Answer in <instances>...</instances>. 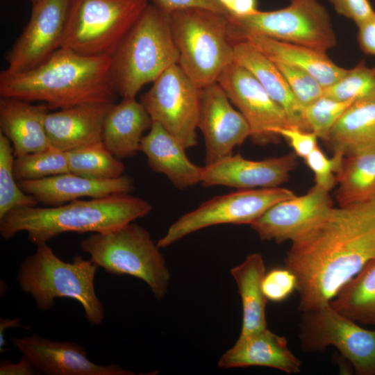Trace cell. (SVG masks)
<instances>
[{
  "mask_svg": "<svg viewBox=\"0 0 375 375\" xmlns=\"http://www.w3.org/2000/svg\"><path fill=\"white\" fill-rule=\"evenodd\" d=\"M262 287L267 301L281 302L297 290V280L290 269L274 268L265 273Z\"/></svg>",
  "mask_w": 375,
  "mask_h": 375,
  "instance_id": "38",
  "label": "cell"
},
{
  "mask_svg": "<svg viewBox=\"0 0 375 375\" xmlns=\"http://www.w3.org/2000/svg\"><path fill=\"white\" fill-rule=\"evenodd\" d=\"M70 0H39L22 33L6 58L9 73L31 70L61 46Z\"/></svg>",
  "mask_w": 375,
  "mask_h": 375,
  "instance_id": "14",
  "label": "cell"
},
{
  "mask_svg": "<svg viewBox=\"0 0 375 375\" xmlns=\"http://www.w3.org/2000/svg\"><path fill=\"white\" fill-rule=\"evenodd\" d=\"M17 182L23 192L49 206L62 205L85 197L99 198L115 193H131L135 188L133 179L124 174L117 178L100 180L69 172Z\"/></svg>",
  "mask_w": 375,
  "mask_h": 375,
  "instance_id": "19",
  "label": "cell"
},
{
  "mask_svg": "<svg viewBox=\"0 0 375 375\" xmlns=\"http://www.w3.org/2000/svg\"><path fill=\"white\" fill-rule=\"evenodd\" d=\"M115 103L78 105L44 117V127L51 146L69 151L102 142L106 117Z\"/></svg>",
  "mask_w": 375,
  "mask_h": 375,
  "instance_id": "20",
  "label": "cell"
},
{
  "mask_svg": "<svg viewBox=\"0 0 375 375\" xmlns=\"http://www.w3.org/2000/svg\"><path fill=\"white\" fill-rule=\"evenodd\" d=\"M265 273V262L259 253L248 255L242 263L231 269L242 301V322L240 336L267 328L265 315L267 299L262 287Z\"/></svg>",
  "mask_w": 375,
  "mask_h": 375,
  "instance_id": "27",
  "label": "cell"
},
{
  "mask_svg": "<svg viewBox=\"0 0 375 375\" xmlns=\"http://www.w3.org/2000/svg\"><path fill=\"white\" fill-rule=\"evenodd\" d=\"M252 366L298 374L301 369V361L291 351L285 337L267 328L246 336H239L218 362V367L222 369Z\"/></svg>",
  "mask_w": 375,
  "mask_h": 375,
  "instance_id": "21",
  "label": "cell"
},
{
  "mask_svg": "<svg viewBox=\"0 0 375 375\" xmlns=\"http://www.w3.org/2000/svg\"><path fill=\"white\" fill-rule=\"evenodd\" d=\"M51 108L11 97H0V132L11 142L15 157L44 151L51 146L44 127Z\"/></svg>",
  "mask_w": 375,
  "mask_h": 375,
  "instance_id": "22",
  "label": "cell"
},
{
  "mask_svg": "<svg viewBox=\"0 0 375 375\" xmlns=\"http://www.w3.org/2000/svg\"><path fill=\"white\" fill-rule=\"evenodd\" d=\"M197 128L204 138L205 165L233 153L250 137L248 123L217 82L201 88Z\"/></svg>",
  "mask_w": 375,
  "mask_h": 375,
  "instance_id": "15",
  "label": "cell"
},
{
  "mask_svg": "<svg viewBox=\"0 0 375 375\" xmlns=\"http://www.w3.org/2000/svg\"><path fill=\"white\" fill-rule=\"evenodd\" d=\"M21 328L26 330H31L29 326L21 324V318H0V353H3L8 351L6 347V341L5 340V331L7 328Z\"/></svg>",
  "mask_w": 375,
  "mask_h": 375,
  "instance_id": "45",
  "label": "cell"
},
{
  "mask_svg": "<svg viewBox=\"0 0 375 375\" xmlns=\"http://www.w3.org/2000/svg\"><path fill=\"white\" fill-rule=\"evenodd\" d=\"M295 195L289 189L275 187L238 190L215 197L178 218L157 245L167 247L208 226L224 224L250 225L274 204Z\"/></svg>",
  "mask_w": 375,
  "mask_h": 375,
  "instance_id": "11",
  "label": "cell"
},
{
  "mask_svg": "<svg viewBox=\"0 0 375 375\" xmlns=\"http://www.w3.org/2000/svg\"><path fill=\"white\" fill-rule=\"evenodd\" d=\"M97 269L90 259L80 255L65 262L45 243L37 245L35 253L22 262L16 279L21 290L33 297L40 310H50L56 298H69L83 306L87 322L97 326L105 318L103 305L94 288Z\"/></svg>",
  "mask_w": 375,
  "mask_h": 375,
  "instance_id": "4",
  "label": "cell"
},
{
  "mask_svg": "<svg viewBox=\"0 0 375 375\" xmlns=\"http://www.w3.org/2000/svg\"><path fill=\"white\" fill-rule=\"evenodd\" d=\"M13 171L17 181L69 173L67 151L51 146L44 151L15 157Z\"/></svg>",
  "mask_w": 375,
  "mask_h": 375,
  "instance_id": "32",
  "label": "cell"
},
{
  "mask_svg": "<svg viewBox=\"0 0 375 375\" xmlns=\"http://www.w3.org/2000/svg\"><path fill=\"white\" fill-rule=\"evenodd\" d=\"M353 102L323 95L304 108V117L310 131L319 138L327 140L333 126Z\"/></svg>",
  "mask_w": 375,
  "mask_h": 375,
  "instance_id": "35",
  "label": "cell"
},
{
  "mask_svg": "<svg viewBox=\"0 0 375 375\" xmlns=\"http://www.w3.org/2000/svg\"><path fill=\"white\" fill-rule=\"evenodd\" d=\"M169 18L178 65L200 88L217 83L224 69L234 62L228 15L188 8L170 13Z\"/></svg>",
  "mask_w": 375,
  "mask_h": 375,
  "instance_id": "6",
  "label": "cell"
},
{
  "mask_svg": "<svg viewBox=\"0 0 375 375\" xmlns=\"http://www.w3.org/2000/svg\"><path fill=\"white\" fill-rule=\"evenodd\" d=\"M169 15L149 3L111 56L110 74L122 98H135L178 62Z\"/></svg>",
  "mask_w": 375,
  "mask_h": 375,
  "instance_id": "5",
  "label": "cell"
},
{
  "mask_svg": "<svg viewBox=\"0 0 375 375\" xmlns=\"http://www.w3.org/2000/svg\"><path fill=\"white\" fill-rule=\"evenodd\" d=\"M280 137L284 138L292 148L297 156L303 159L318 147V136L311 131H305L298 127L287 126L276 131Z\"/></svg>",
  "mask_w": 375,
  "mask_h": 375,
  "instance_id": "39",
  "label": "cell"
},
{
  "mask_svg": "<svg viewBox=\"0 0 375 375\" xmlns=\"http://www.w3.org/2000/svg\"><path fill=\"white\" fill-rule=\"evenodd\" d=\"M201 90L177 63L153 81L140 102L152 122L159 123L189 149L197 144Z\"/></svg>",
  "mask_w": 375,
  "mask_h": 375,
  "instance_id": "12",
  "label": "cell"
},
{
  "mask_svg": "<svg viewBox=\"0 0 375 375\" xmlns=\"http://www.w3.org/2000/svg\"><path fill=\"white\" fill-rule=\"evenodd\" d=\"M41 374L32 362L24 355L17 362L2 360L0 362V375H35Z\"/></svg>",
  "mask_w": 375,
  "mask_h": 375,
  "instance_id": "43",
  "label": "cell"
},
{
  "mask_svg": "<svg viewBox=\"0 0 375 375\" xmlns=\"http://www.w3.org/2000/svg\"><path fill=\"white\" fill-rule=\"evenodd\" d=\"M152 119L135 98H122L108 112L103 125L102 142L117 158L135 156L140 151L143 133L151 128Z\"/></svg>",
  "mask_w": 375,
  "mask_h": 375,
  "instance_id": "25",
  "label": "cell"
},
{
  "mask_svg": "<svg viewBox=\"0 0 375 375\" xmlns=\"http://www.w3.org/2000/svg\"><path fill=\"white\" fill-rule=\"evenodd\" d=\"M80 247L106 272L143 281L158 300L167 294L169 271L160 248L143 226L131 222L109 232L92 233Z\"/></svg>",
  "mask_w": 375,
  "mask_h": 375,
  "instance_id": "7",
  "label": "cell"
},
{
  "mask_svg": "<svg viewBox=\"0 0 375 375\" xmlns=\"http://www.w3.org/2000/svg\"><path fill=\"white\" fill-rule=\"evenodd\" d=\"M153 4L163 12L170 14L173 12L188 9L203 8L229 15L228 11L219 0H151Z\"/></svg>",
  "mask_w": 375,
  "mask_h": 375,
  "instance_id": "40",
  "label": "cell"
},
{
  "mask_svg": "<svg viewBox=\"0 0 375 375\" xmlns=\"http://www.w3.org/2000/svg\"><path fill=\"white\" fill-rule=\"evenodd\" d=\"M228 19L234 44L257 35L326 52L337 42L330 16L317 0H294L281 9L258 10L244 17L228 15Z\"/></svg>",
  "mask_w": 375,
  "mask_h": 375,
  "instance_id": "9",
  "label": "cell"
},
{
  "mask_svg": "<svg viewBox=\"0 0 375 375\" xmlns=\"http://www.w3.org/2000/svg\"><path fill=\"white\" fill-rule=\"evenodd\" d=\"M300 346L305 352L336 348L359 375H375V330L367 329L331 303L301 312Z\"/></svg>",
  "mask_w": 375,
  "mask_h": 375,
  "instance_id": "10",
  "label": "cell"
},
{
  "mask_svg": "<svg viewBox=\"0 0 375 375\" xmlns=\"http://www.w3.org/2000/svg\"><path fill=\"white\" fill-rule=\"evenodd\" d=\"M185 148L159 123L153 122L144 135L140 151L144 153L149 167L162 174L178 189L201 183L203 167L194 164Z\"/></svg>",
  "mask_w": 375,
  "mask_h": 375,
  "instance_id": "23",
  "label": "cell"
},
{
  "mask_svg": "<svg viewBox=\"0 0 375 375\" xmlns=\"http://www.w3.org/2000/svg\"><path fill=\"white\" fill-rule=\"evenodd\" d=\"M375 259V199L331 207L291 242L284 259L297 280L299 310L328 304Z\"/></svg>",
  "mask_w": 375,
  "mask_h": 375,
  "instance_id": "1",
  "label": "cell"
},
{
  "mask_svg": "<svg viewBox=\"0 0 375 375\" xmlns=\"http://www.w3.org/2000/svg\"><path fill=\"white\" fill-rule=\"evenodd\" d=\"M297 166V156L253 160L240 153L228 155L203 167L201 183L205 187L224 185L238 190L279 187Z\"/></svg>",
  "mask_w": 375,
  "mask_h": 375,
  "instance_id": "17",
  "label": "cell"
},
{
  "mask_svg": "<svg viewBox=\"0 0 375 375\" xmlns=\"http://www.w3.org/2000/svg\"><path fill=\"white\" fill-rule=\"evenodd\" d=\"M69 172L100 180L117 178L124 175V164L102 142L67 151Z\"/></svg>",
  "mask_w": 375,
  "mask_h": 375,
  "instance_id": "31",
  "label": "cell"
},
{
  "mask_svg": "<svg viewBox=\"0 0 375 375\" xmlns=\"http://www.w3.org/2000/svg\"><path fill=\"white\" fill-rule=\"evenodd\" d=\"M330 303L360 324L375 326V259L350 280Z\"/></svg>",
  "mask_w": 375,
  "mask_h": 375,
  "instance_id": "30",
  "label": "cell"
},
{
  "mask_svg": "<svg viewBox=\"0 0 375 375\" xmlns=\"http://www.w3.org/2000/svg\"><path fill=\"white\" fill-rule=\"evenodd\" d=\"M344 156L334 152L328 158L317 147L305 158V162L315 176V184L330 191L336 183V174L340 168Z\"/></svg>",
  "mask_w": 375,
  "mask_h": 375,
  "instance_id": "37",
  "label": "cell"
},
{
  "mask_svg": "<svg viewBox=\"0 0 375 375\" xmlns=\"http://www.w3.org/2000/svg\"><path fill=\"white\" fill-rule=\"evenodd\" d=\"M226 8L229 15L244 17L256 12L257 0H219Z\"/></svg>",
  "mask_w": 375,
  "mask_h": 375,
  "instance_id": "44",
  "label": "cell"
},
{
  "mask_svg": "<svg viewBox=\"0 0 375 375\" xmlns=\"http://www.w3.org/2000/svg\"><path fill=\"white\" fill-rule=\"evenodd\" d=\"M333 206L329 191L315 184L303 195L274 204L250 226L261 240L292 242Z\"/></svg>",
  "mask_w": 375,
  "mask_h": 375,
  "instance_id": "18",
  "label": "cell"
},
{
  "mask_svg": "<svg viewBox=\"0 0 375 375\" xmlns=\"http://www.w3.org/2000/svg\"><path fill=\"white\" fill-rule=\"evenodd\" d=\"M15 158L11 142L0 132V219L12 209L38 203L19 188L13 171Z\"/></svg>",
  "mask_w": 375,
  "mask_h": 375,
  "instance_id": "33",
  "label": "cell"
},
{
  "mask_svg": "<svg viewBox=\"0 0 375 375\" xmlns=\"http://www.w3.org/2000/svg\"><path fill=\"white\" fill-rule=\"evenodd\" d=\"M12 346L46 375H133L115 364L102 365L88 358L85 349L69 341H56L36 333L10 338Z\"/></svg>",
  "mask_w": 375,
  "mask_h": 375,
  "instance_id": "16",
  "label": "cell"
},
{
  "mask_svg": "<svg viewBox=\"0 0 375 375\" xmlns=\"http://www.w3.org/2000/svg\"><path fill=\"white\" fill-rule=\"evenodd\" d=\"M234 62L248 69L285 111L289 126L310 131L299 102L274 61L248 41L234 44Z\"/></svg>",
  "mask_w": 375,
  "mask_h": 375,
  "instance_id": "24",
  "label": "cell"
},
{
  "mask_svg": "<svg viewBox=\"0 0 375 375\" xmlns=\"http://www.w3.org/2000/svg\"><path fill=\"white\" fill-rule=\"evenodd\" d=\"M357 26L360 49L365 53L375 56V12Z\"/></svg>",
  "mask_w": 375,
  "mask_h": 375,
  "instance_id": "42",
  "label": "cell"
},
{
  "mask_svg": "<svg viewBox=\"0 0 375 375\" xmlns=\"http://www.w3.org/2000/svg\"><path fill=\"white\" fill-rule=\"evenodd\" d=\"M344 156L375 148V96L354 101L332 128L327 140Z\"/></svg>",
  "mask_w": 375,
  "mask_h": 375,
  "instance_id": "28",
  "label": "cell"
},
{
  "mask_svg": "<svg viewBox=\"0 0 375 375\" xmlns=\"http://www.w3.org/2000/svg\"><path fill=\"white\" fill-rule=\"evenodd\" d=\"M217 82L246 119L254 144L265 145L278 140L277 130L289 126L286 114L248 69L233 62Z\"/></svg>",
  "mask_w": 375,
  "mask_h": 375,
  "instance_id": "13",
  "label": "cell"
},
{
  "mask_svg": "<svg viewBox=\"0 0 375 375\" xmlns=\"http://www.w3.org/2000/svg\"><path fill=\"white\" fill-rule=\"evenodd\" d=\"M151 210L149 202L129 193L76 199L47 208L19 207L0 219V235L8 240L25 231L37 246L67 232H109L147 216Z\"/></svg>",
  "mask_w": 375,
  "mask_h": 375,
  "instance_id": "3",
  "label": "cell"
},
{
  "mask_svg": "<svg viewBox=\"0 0 375 375\" xmlns=\"http://www.w3.org/2000/svg\"><path fill=\"white\" fill-rule=\"evenodd\" d=\"M148 0H70L61 46L85 56H110Z\"/></svg>",
  "mask_w": 375,
  "mask_h": 375,
  "instance_id": "8",
  "label": "cell"
},
{
  "mask_svg": "<svg viewBox=\"0 0 375 375\" xmlns=\"http://www.w3.org/2000/svg\"><path fill=\"white\" fill-rule=\"evenodd\" d=\"M32 3V4H35V3H37L39 0H30Z\"/></svg>",
  "mask_w": 375,
  "mask_h": 375,
  "instance_id": "46",
  "label": "cell"
},
{
  "mask_svg": "<svg viewBox=\"0 0 375 375\" xmlns=\"http://www.w3.org/2000/svg\"><path fill=\"white\" fill-rule=\"evenodd\" d=\"M244 40L251 43L274 62L292 65L308 72L325 88L335 83L347 72V69L335 63L326 52L308 47L257 35H249Z\"/></svg>",
  "mask_w": 375,
  "mask_h": 375,
  "instance_id": "26",
  "label": "cell"
},
{
  "mask_svg": "<svg viewBox=\"0 0 375 375\" xmlns=\"http://www.w3.org/2000/svg\"><path fill=\"white\" fill-rule=\"evenodd\" d=\"M339 206L375 199V148L345 156L336 174Z\"/></svg>",
  "mask_w": 375,
  "mask_h": 375,
  "instance_id": "29",
  "label": "cell"
},
{
  "mask_svg": "<svg viewBox=\"0 0 375 375\" xmlns=\"http://www.w3.org/2000/svg\"><path fill=\"white\" fill-rule=\"evenodd\" d=\"M110 56H85L59 48L28 71L0 73V97L42 101L51 109L88 103H115Z\"/></svg>",
  "mask_w": 375,
  "mask_h": 375,
  "instance_id": "2",
  "label": "cell"
},
{
  "mask_svg": "<svg viewBox=\"0 0 375 375\" xmlns=\"http://www.w3.org/2000/svg\"><path fill=\"white\" fill-rule=\"evenodd\" d=\"M274 63L297 99L304 108L324 95L325 88L308 72L292 65L277 62Z\"/></svg>",
  "mask_w": 375,
  "mask_h": 375,
  "instance_id": "36",
  "label": "cell"
},
{
  "mask_svg": "<svg viewBox=\"0 0 375 375\" xmlns=\"http://www.w3.org/2000/svg\"><path fill=\"white\" fill-rule=\"evenodd\" d=\"M336 12L349 19L356 26L374 13L369 0H329Z\"/></svg>",
  "mask_w": 375,
  "mask_h": 375,
  "instance_id": "41",
  "label": "cell"
},
{
  "mask_svg": "<svg viewBox=\"0 0 375 375\" xmlns=\"http://www.w3.org/2000/svg\"><path fill=\"white\" fill-rule=\"evenodd\" d=\"M291 1H294V0H291Z\"/></svg>",
  "mask_w": 375,
  "mask_h": 375,
  "instance_id": "47",
  "label": "cell"
},
{
  "mask_svg": "<svg viewBox=\"0 0 375 375\" xmlns=\"http://www.w3.org/2000/svg\"><path fill=\"white\" fill-rule=\"evenodd\" d=\"M324 95L352 101L375 96V66L369 67L361 62L347 69L342 78L324 89Z\"/></svg>",
  "mask_w": 375,
  "mask_h": 375,
  "instance_id": "34",
  "label": "cell"
}]
</instances>
